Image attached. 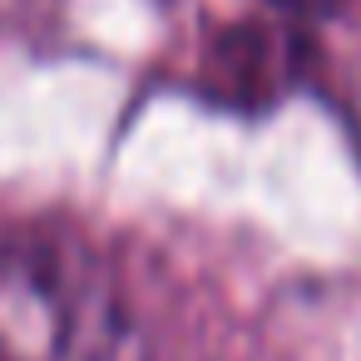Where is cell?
Masks as SVG:
<instances>
[{
    "label": "cell",
    "instance_id": "6da1fadb",
    "mask_svg": "<svg viewBox=\"0 0 361 361\" xmlns=\"http://www.w3.org/2000/svg\"><path fill=\"white\" fill-rule=\"evenodd\" d=\"M129 317L109 257L75 228H0V361H114Z\"/></svg>",
    "mask_w": 361,
    "mask_h": 361
}]
</instances>
